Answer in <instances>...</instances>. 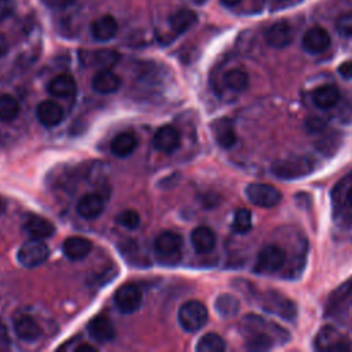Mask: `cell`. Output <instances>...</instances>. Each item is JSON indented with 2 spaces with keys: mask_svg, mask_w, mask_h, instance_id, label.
<instances>
[{
  "mask_svg": "<svg viewBox=\"0 0 352 352\" xmlns=\"http://www.w3.org/2000/svg\"><path fill=\"white\" fill-rule=\"evenodd\" d=\"M239 330L246 338V348L249 351H268L276 345V341L283 344L289 340V333L282 326L253 314L242 318Z\"/></svg>",
  "mask_w": 352,
  "mask_h": 352,
  "instance_id": "6da1fadb",
  "label": "cell"
},
{
  "mask_svg": "<svg viewBox=\"0 0 352 352\" xmlns=\"http://www.w3.org/2000/svg\"><path fill=\"white\" fill-rule=\"evenodd\" d=\"M316 169V162L307 155H292L275 161L271 173L280 180H296L308 176Z\"/></svg>",
  "mask_w": 352,
  "mask_h": 352,
  "instance_id": "7a4b0ae2",
  "label": "cell"
},
{
  "mask_svg": "<svg viewBox=\"0 0 352 352\" xmlns=\"http://www.w3.org/2000/svg\"><path fill=\"white\" fill-rule=\"evenodd\" d=\"M258 304L265 312L280 316L286 320H293L297 315V307L293 300L276 290H265L261 293L258 296Z\"/></svg>",
  "mask_w": 352,
  "mask_h": 352,
  "instance_id": "3957f363",
  "label": "cell"
},
{
  "mask_svg": "<svg viewBox=\"0 0 352 352\" xmlns=\"http://www.w3.org/2000/svg\"><path fill=\"white\" fill-rule=\"evenodd\" d=\"M208 308L198 300H188L179 308L177 319L182 329L187 333L201 330L208 322Z\"/></svg>",
  "mask_w": 352,
  "mask_h": 352,
  "instance_id": "277c9868",
  "label": "cell"
},
{
  "mask_svg": "<svg viewBox=\"0 0 352 352\" xmlns=\"http://www.w3.org/2000/svg\"><path fill=\"white\" fill-rule=\"evenodd\" d=\"M182 236L175 231H162L154 239V253L162 263L175 264L180 260Z\"/></svg>",
  "mask_w": 352,
  "mask_h": 352,
  "instance_id": "5b68a950",
  "label": "cell"
},
{
  "mask_svg": "<svg viewBox=\"0 0 352 352\" xmlns=\"http://www.w3.org/2000/svg\"><path fill=\"white\" fill-rule=\"evenodd\" d=\"M50 257V249L43 239L30 238L23 242L16 253L18 263L25 268H34L44 264Z\"/></svg>",
  "mask_w": 352,
  "mask_h": 352,
  "instance_id": "8992f818",
  "label": "cell"
},
{
  "mask_svg": "<svg viewBox=\"0 0 352 352\" xmlns=\"http://www.w3.org/2000/svg\"><path fill=\"white\" fill-rule=\"evenodd\" d=\"M314 346L318 351L344 352L351 351L352 344L349 338L333 326H323L314 338Z\"/></svg>",
  "mask_w": 352,
  "mask_h": 352,
  "instance_id": "52a82bcc",
  "label": "cell"
},
{
  "mask_svg": "<svg viewBox=\"0 0 352 352\" xmlns=\"http://www.w3.org/2000/svg\"><path fill=\"white\" fill-rule=\"evenodd\" d=\"M286 261V253L278 245L264 246L256 258L253 271L256 274H274L278 272Z\"/></svg>",
  "mask_w": 352,
  "mask_h": 352,
  "instance_id": "ba28073f",
  "label": "cell"
},
{
  "mask_svg": "<svg viewBox=\"0 0 352 352\" xmlns=\"http://www.w3.org/2000/svg\"><path fill=\"white\" fill-rule=\"evenodd\" d=\"M245 194L253 205L265 209L276 206L282 199L280 191L268 183H250L248 184Z\"/></svg>",
  "mask_w": 352,
  "mask_h": 352,
  "instance_id": "9c48e42d",
  "label": "cell"
},
{
  "mask_svg": "<svg viewBox=\"0 0 352 352\" xmlns=\"http://www.w3.org/2000/svg\"><path fill=\"white\" fill-rule=\"evenodd\" d=\"M143 293L135 283H124L114 293V302L120 312L133 314L142 305Z\"/></svg>",
  "mask_w": 352,
  "mask_h": 352,
  "instance_id": "30bf717a",
  "label": "cell"
},
{
  "mask_svg": "<svg viewBox=\"0 0 352 352\" xmlns=\"http://www.w3.org/2000/svg\"><path fill=\"white\" fill-rule=\"evenodd\" d=\"M265 43L276 50L287 47L293 40V30L289 22L286 21H276L272 23L264 33Z\"/></svg>",
  "mask_w": 352,
  "mask_h": 352,
  "instance_id": "8fae6325",
  "label": "cell"
},
{
  "mask_svg": "<svg viewBox=\"0 0 352 352\" xmlns=\"http://www.w3.org/2000/svg\"><path fill=\"white\" fill-rule=\"evenodd\" d=\"M153 144L155 150L165 154H172L180 146V133L172 125H162L154 133Z\"/></svg>",
  "mask_w": 352,
  "mask_h": 352,
  "instance_id": "7c38bea8",
  "label": "cell"
},
{
  "mask_svg": "<svg viewBox=\"0 0 352 352\" xmlns=\"http://www.w3.org/2000/svg\"><path fill=\"white\" fill-rule=\"evenodd\" d=\"M331 44L329 32L322 26H314L308 29L302 37V48L309 54H320L326 51Z\"/></svg>",
  "mask_w": 352,
  "mask_h": 352,
  "instance_id": "4fadbf2b",
  "label": "cell"
},
{
  "mask_svg": "<svg viewBox=\"0 0 352 352\" xmlns=\"http://www.w3.org/2000/svg\"><path fill=\"white\" fill-rule=\"evenodd\" d=\"M87 331L96 342H109L116 336V329L111 320L104 315L94 316L87 324Z\"/></svg>",
  "mask_w": 352,
  "mask_h": 352,
  "instance_id": "5bb4252c",
  "label": "cell"
},
{
  "mask_svg": "<svg viewBox=\"0 0 352 352\" xmlns=\"http://www.w3.org/2000/svg\"><path fill=\"white\" fill-rule=\"evenodd\" d=\"M212 133L217 144L223 148H231L236 142V133L234 128L232 120L228 117H221L213 121L212 124Z\"/></svg>",
  "mask_w": 352,
  "mask_h": 352,
  "instance_id": "9a60e30c",
  "label": "cell"
},
{
  "mask_svg": "<svg viewBox=\"0 0 352 352\" xmlns=\"http://www.w3.org/2000/svg\"><path fill=\"white\" fill-rule=\"evenodd\" d=\"M23 230L30 238L47 239L54 235L55 226L45 217L38 214H28L23 220Z\"/></svg>",
  "mask_w": 352,
  "mask_h": 352,
  "instance_id": "2e32d148",
  "label": "cell"
},
{
  "mask_svg": "<svg viewBox=\"0 0 352 352\" xmlns=\"http://www.w3.org/2000/svg\"><path fill=\"white\" fill-rule=\"evenodd\" d=\"M77 213L82 219L94 220L99 217L104 210V199L98 192H88L77 202Z\"/></svg>",
  "mask_w": 352,
  "mask_h": 352,
  "instance_id": "e0dca14e",
  "label": "cell"
},
{
  "mask_svg": "<svg viewBox=\"0 0 352 352\" xmlns=\"http://www.w3.org/2000/svg\"><path fill=\"white\" fill-rule=\"evenodd\" d=\"M36 116H37V120L40 121L41 125H44L47 128H52V126H56L58 124L62 122L63 109L55 100L47 99V100H43L41 103H38L37 110H36Z\"/></svg>",
  "mask_w": 352,
  "mask_h": 352,
  "instance_id": "ac0fdd59",
  "label": "cell"
},
{
  "mask_svg": "<svg viewBox=\"0 0 352 352\" xmlns=\"http://www.w3.org/2000/svg\"><path fill=\"white\" fill-rule=\"evenodd\" d=\"M352 305V278L341 283L330 296L327 301V312L334 314L346 309Z\"/></svg>",
  "mask_w": 352,
  "mask_h": 352,
  "instance_id": "d6986e66",
  "label": "cell"
},
{
  "mask_svg": "<svg viewBox=\"0 0 352 352\" xmlns=\"http://www.w3.org/2000/svg\"><path fill=\"white\" fill-rule=\"evenodd\" d=\"M121 78L110 69H100L92 78V88L100 95H109L118 91Z\"/></svg>",
  "mask_w": 352,
  "mask_h": 352,
  "instance_id": "ffe728a7",
  "label": "cell"
},
{
  "mask_svg": "<svg viewBox=\"0 0 352 352\" xmlns=\"http://www.w3.org/2000/svg\"><path fill=\"white\" fill-rule=\"evenodd\" d=\"M89 30H91V36L96 41L104 43V41L111 40L117 34L118 25H117V21L111 15H102L91 23Z\"/></svg>",
  "mask_w": 352,
  "mask_h": 352,
  "instance_id": "44dd1931",
  "label": "cell"
},
{
  "mask_svg": "<svg viewBox=\"0 0 352 352\" xmlns=\"http://www.w3.org/2000/svg\"><path fill=\"white\" fill-rule=\"evenodd\" d=\"M62 250L69 260L77 261V260L85 258L91 253L92 243L89 239L84 236H69L65 239L62 245Z\"/></svg>",
  "mask_w": 352,
  "mask_h": 352,
  "instance_id": "7402d4cb",
  "label": "cell"
},
{
  "mask_svg": "<svg viewBox=\"0 0 352 352\" xmlns=\"http://www.w3.org/2000/svg\"><path fill=\"white\" fill-rule=\"evenodd\" d=\"M14 331L16 337L23 341H34L41 334L38 323L28 314H19L14 319Z\"/></svg>",
  "mask_w": 352,
  "mask_h": 352,
  "instance_id": "603a6c76",
  "label": "cell"
},
{
  "mask_svg": "<svg viewBox=\"0 0 352 352\" xmlns=\"http://www.w3.org/2000/svg\"><path fill=\"white\" fill-rule=\"evenodd\" d=\"M190 239H191V245H192L194 250L199 254L210 253L216 246L214 232L212 231V228L205 227V226H199V227L194 228Z\"/></svg>",
  "mask_w": 352,
  "mask_h": 352,
  "instance_id": "cb8c5ba5",
  "label": "cell"
},
{
  "mask_svg": "<svg viewBox=\"0 0 352 352\" xmlns=\"http://www.w3.org/2000/svg\"><path fill=\"white\" fill-rule=\"evenodd\" d=\"M311 99L314 104L320 110H327L336 106L340 100V91L336 85L324 84L315 88L311 94Z\"/></svg>",
  "mask_w": 352,
  "mask_h": 352,
  "instance_id": "d4e9b609",
  "label": "cell"
},
{
  "mask_svg": "<svg viewBox=\"0 0 352 352\" xmlns=\"http://www.w3.org/2000/svg\"><path fill=\"white\" fill-rule=\"evenodd\" d=\"M47 91L54 98H70L77 91V84L70 74H58L48 82Z\"/></svg>",
  "mask_w": 352,
  "mask_h": 352,
  "instance_id": "484cf974",
  "label": "cell"
},
{
  "mask_svg": "<svg viewBox=\"0 0 352 352\" xmlns=\"http://www.w3.org/2000/svg\"><path fill=\"white\" fill-rule=\"evenodd\" d=\"M138 147V139L135 135L129 132H121L118 133L110 143V151L113 155L125 158L131 155Z\"/></svg>",
  "mask_w": 352,
  "mask_h": 352,
  "instance_id": "4316f807",
  "label": "cell"
},
{
  "mask_svg": "<svg viewBox=\"0 0 352 352\" xmlns=\"http://www.w3.org/2000/svg\"><path fill=\"white\" fill-rule=\"evenodd\" d=\"M197 21H198V16H197L195 11H192L190 8H182L170 15L169 23H170L172 30L176 34H182V33L187 32L190 28H192L197 23Z\"/></svg>",
  "mask_w": 352,
  "mask_h": 352,
  "instance_id": "83f0119b",
  "label": "cell"
},
{
  "mask_svg": "<svg viewBox=\"0 0 352 352\" xmlns=\"http://www.w3.org/2000/svg\"><path fill=\"white\" fill-rule=\"evenodd\" d=\"M120 55L113 50H98L94 52H84L82 59L87 65L98 66L102 69H110L118 60Z\"/></svg>",
  "mask_w": 352,
  "mask_h": 352,
  "instance_id": "f1b7e54d",
  "label": "cell"
},
{
  "mask_svg": "<svg viewBox=\"0 0 352 352\" xmlns=\"http://www.w3.org/2000/svg\"><path fill=\"white\" fill-rule=\"evenodd\" d=\"M214 308H216V312L221 318L230 319V318H234L238 314V311H239V301L232 294L224 293V294H220L216 298Z\"/></svg>",
  "mask_w": 352,
  "mask_h": 352,
  "instance_id": "f546056e",
  "label": "cell"
},
{
  "mask_svg": "<svg viewBox=\"0 0 352 352\" xmlns=\"http://www.w3.org/2000/svg\"><path fill=\"white\" fill-rule=\"evenodd\" d=\"M223 82L228 89L235 92H242L249 85V76L246 72L241 69H231L226 72L223 77Z\"/></svg>",
  "mask_w": 352,
  "mask_h": 352,
  "instance_id": "4dcf8cb0",
  "label": "cell"
},
{
  "mask_svg": "<svg viewBox=\"0 0 352 352\" xmlns=\"http://www.w3.org/2000/svg\"><path fill=\"white\" fill-rule=\"evenodd\" d=\"M195 349L198 352H223L226 349V342L219 334L206 333L198 340Z\"/></svg>",
  "mask_w": 352,
  "mask_h": 352,
  "instance_id": "1f68e13d",
  "label": "cell"
},
{
  "mask_svg": "<svg viewBox=\"0 0 352 352\" xmlns=\"http://www.w3.org/2000/svg\"><path fill=\"white\" fill-rule=\"evenodd\" d=\"M253 226V219H252V212L246 208H239L235 210L234 217H232V231L236 234H246L252 230Z\"/></svg>",
  "mask_w": 352,
  "mask_h": 352,
  "instance_id": "d6a6232c",
  "label": "cell"
},
{
  "mask_svg": "<svg viewBox=\"0 0 352 352\" xmlns=\"http://www.w3.org/2000/svg\"><path fill=\"white\" fill-rule=\"evenodd\" d=\"M19 113V103L11 95H0V120L12 121Z\"/></svg>",
  "mask_w": 352,
  "mask_h": 352,
  "instance_id": "836d02e7",
  "label": "cell"
},
{
  "mask_svg": "<svg viewBox=\"0 0 352 352\" xmlns=\"http://www.w3.org/2000/svg\"><path fill=\"white\" fill-rule=\"evenodd\" d=\"M116 221L124 227V228H128V230H135L139 227L140 224V217H139V213L133 209H125L122 212H120L117 216H116Z\"/></svg>",
  "mask_w": 352,
  "mask_h": 352,
  "instance_id": "e575fe53",
  "label": "cell"
},
{
  "mask_svg": "<svg viewBox=\"0 0 352 352\" xmlns=\"http://www.w3.org/2000/svg\"><path fill=\"white\" fill-rule=\"evenodd\" d=\"M336 30L344 37H352V11L344 12L337 18Z\"/></svg>",
  "mask_w": 352,
  "mask_h": 352,
  "instance_id": "d590c367",
  "label": "cell"
},
{
  "mask_svg": "<svg viewBox=\"0 0 352 352\" xmlns=\"http://www.w3.org/2000/svg\"><path fill=\"white\" fill-rule=\"evenodd\" d=\"M14 10H15L14 0H0V22L8 18L14 12Z\"/></svg>",
  "mask_w": 352,
  "mask_h": 352,
  "instance_id": "8d00e7d4",
  "label": "cell"
},
{
  "mask_svg": "<svg viewBox=\"0 0 352 352\" xmlns=\"http://www.w3.org/2000/svg\"><path fill=\"white\" fill-rule=\"evenodd\" d=\"M338 73L345 80H352V60H345L338 66Z\"/></svg>",
  "mask_w": 352,
  "mask_h": 352,
  "instance_id": "74e56055",
  "label": "cell"
},
{
  "mask_svg": "<svg viewBox=\"0 0 352 352\" xmlns=\"http://www.w3.org/2000/svg\"><path fill=\"white\" fill-rule=\"evenodd\" d=\"M50 8H66L72 6L76 0H41Z\"/></svg>",
  "mask_w": 352,
  "mask_h": 352,
  "instance_id": "f35d334b",
  "label": "cell"
},
{
  "mask_svg": "<svg viewBox=\"0 0 352 352\" xmlns=\"http://www.w3.org/2000/svg\"><path fill=\"white\" fill-rule=\"evenodd\" d=\"M10 346V337L7 329L3 323H0V351H6Z\"/></svg>",
  "mask_w": 352,
  "mask_h": 352,
  "instance_id": "ab89813d",
  "label": "cell"
},
{
  "mask_svg": "<svg viewBox=\"0 0 352 352\" xmlns=\"http://www.w3.org/2000/svg\"><path fill=\"white\" fill-rule=\"evenodd\" d=\"M8 48H10V45H8L7 37L3 33H0V58L8 52Z\"/></svg>",
  "mask_w": 352,
  "mask_h": 352,
  "instance_id": "60d3db41",
  "label": "cell"
},
{
  "mask_svg": "<svg viewBox=\"0 0 352 352\" xmlns=\"http://www.w3.org/2000/svg\"><path fill=\"white\" fill-rule=\"evenodd\" d=\"M74 351L76 352H96V348L94 345H89V344H81Z\"/></svg>",
  "mask_w": 352,
  "mask_h": 352,
  "instance_id": "b9f144b4",
  "label": "cell"
},
{
  "mask_svg": "<svg viewBox=\"0 0 352 352\" xmlns=\"http://www.w3.org/2000/svg\"><path fill=\"white\" fill-rule=\"evenodd\" d=\"M220 1H221V4L226 6V7H234V6L239 4L242 0H220Z\"/></svg>",
  "mask_w": 352,
  "mask_h": 352,
  "instance_id": "7bdbcfd3",
  "label": "cell"
},
{
  "mask_svg": "<svg viewBox=\"0 0 352 352\" xmlns=\"http://www.w3.org/2000/svg\"><path fill=\"white\" fill-rule=\"evenodd\" d=\"M346 201H348V204L352 206V187L348 190V192H346Z\"/></svg>",
  "mask_w": 352,
  "mask_h": 352,
  "instance_id": "ee69618b",
  "label": "cell"
},
{
  "mask_svg": "<svg viewBox=\"0 0 352 352\" xmlns=\"http://www.w3.org/2000/svg\"><path fill=\"white\" fill-rule=\"evenodd\" d=\"M4 210H6V202L0 198V216L4 213Z\"/></svg>",
  "mask_w": 352,
  "mask_h": 352,
  "instance_id": "f6af8a7d",
  "label": "cell"
},
{
  "mask_svg": "<svg viewBox=\"0 0 352 352\" xmlns=\"http://www.w3.org/2000/svg\"><path fill=\"white\" fill-rule=\"evenodd\" d=\"M195 4H198V6H201V4H204V3H206L208 0H192Z\"/></svg>",
  "mask_w": 352,
  "mask_h": 352,
  "instance_id": "bcb514c9",
  "label": "cell"
}]
</instances>
